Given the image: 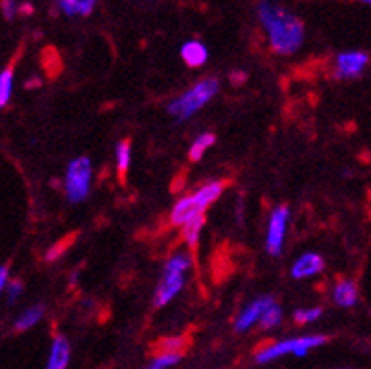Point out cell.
I'll return each mask as SVG.
<instances>
[{
    "mask_svg": "<svg viewBox=\"0 0 371 369\" xmlns=\"http://www.w3.org/2000/svg\"><path fill=\"white\" fill-rule=\"evenodd\" d=\"M257 13L265 26L271 48L277 54H294L303 43L305 28L300 19L289 10L262 0L257 6Z\"/></svg>",
    "mask_w": 371,
    "mask_h": 369,
    "instance_id": "obj_1",
    "label": "cell"
},
{
    "mask_svg": "<svg viewBox=\"0 0 371 369\" xmlns=\"http://www.w3.org/2000/svg\"><path fill=\"white\" fill-rule=\"evenodd\" d=\"M224 190V183L214 181L200 188L198 192L192 196H187L177 201L174 209H172L170 222L174 225H185L190 220H194L196 216H203V212L212 201H216L220 198V194Z\"/></svg>",
    "mask_w": 371,
    "mask_h": 369,
    "instance_id": "obj_2",
    "label": "cell"
},
{
    "mask_svg": "<svg viewBox=\"0 0 371 369\" xmlns=\"http://www.w3.org/2000/svg\"><path fill=\"white\" fill-rule=\"evenodd\" d=\"M218 93V80L216 78H205L194 85V87L181 94L168 106V113L179 120H187L194 115L198 109L205 106L207 102Z\"/></svg>",
    "mask_w": 371,
    "mask_h": 369,
    "instance_id": "obj_3",
    "label": "cell"
},
{
    "mask_svg": "<svg viewBox=\"0 0 371 369\" xmlns=\"http://www.w3.org/2000/svg\"><path fill=\"white\" fill-rule=\"evenodd\" d=\"M189 257L187 255H174V257L166 262L165 273H163V279L159 282V288L155 292V298H153V303L155 306H165L170 299H174L179 293V290L183 288V273L189 268Z\"/></svg>",
    "mask_w": 371,
    "mask_h": 369,
    "instance_id": "obj_4",
    "label": "cell"
},
{
    "mask_svg": "<svg viewBox=\"0 0 371 369\" xmlns=\"http://www.w3.org/2000/svg\"><path fill=\"white\" fill-rule=\"evenodd\" d=\"M327 336H322V334H316V336H303V338H292V340L279 342V344H273L270 347H265L257 353V362L259 364H268L270 360H276V358L283 357V355H295V357H303L311 349H316V347L324 346L327 344Z\"/></svg>",
    "mask_w": 371,
    "mask_h": 369,
    "instance_id": "obj_5",
    "label": "cell"
},
{
    "mask_svg": "<svg viewBox=\"0 0 371 369\" xmlns=\"http://www.w3.org/2000/svg\"><path fill=\"white\" fill-rule=\"evenodd\" d=\"M91 185V161L87 157H78L71 161L65 176V194L72 203L87 198Z\"/></svg>",
    "mask_w": 371,
    "mask_h": 369,
    "instance_id": "obj_6",
    "label": "cell"
},
{
    "mask_svg": "<svg viewBox=\"0 0 371 369\" xmlns=\"http://www.w3.org/2000/svg\"><path fill=\"white\" fill-rule=\"evenodd\" d=\"M289 207L279 205L273 209L268 223V236H266V249L270 255H279L283 249L284 231H286V222H289Z\"/></svg>",
    "mask_w": 371,
    "mask_h": 369,
    "instance_id": "obj_7",
    "label": "cell"
},
{
    "mask_svg": "<svg viewBox=\"0 0 371 369\" xmlns=\"http://www.w3.org/2000/svg\"><path fill=\"white\" fill-rule=\"evenodd\" d=\"M368 61H370L368 54L360 52V50L342 52L336 58L335 76L340 78V80H351V78L360 76L364 72Z\"/></svg>",
    "mask_w": 371,
    "mask_h": 369,
    "instance_id": "obj_8",
    "label": "cell"
},
{
    "mask_svg": "<svg viewBox=\"0 0 371 369\" xmlns=\"http://www.w3.org/2000/svg\"><path fill=\"white\" fill-rule=\"evenodd\" d=\"M271 305H276V301H273L270 295H262V298L255 299L254 303L247 306L246 311L242 312L240 316H238V320H236V325H235L236 331H238V333L247 331V328L251 327L255 322H259L260 316L265 314L266 309H270Z\"/></svg>",
    "mask_w": 371,
    "mask_h": 369,
    "instance_id": "obj_9",
    "label": "cell"
},
{
    "mask_svg": "<svg viewBox=\"0 0 371 369\" xmlns=\"http://www.w3.org/2000/svg\"><path fill=\"white\" fill-rule=\"evenodd\" d=\"M324 258L318 253H305L301 255L292 266V277L294 279H305V277L318 276L324 270Z\"/></svg>",
    "mask_w": 371,
    "mask_h": 369,
    "instance_id": "obj_10",
    "label": "cell"
},
{
    "mask_svg": "<svg viewBox=\"0 0 371 369\" xmlns=\"http://www.w3.org/2000/svg\"><path fill=\"white\" fill-rule=\"evenodd\" d=\"M71 360V344L65 336L58 334L50 347V357H48L47 369H65Z\"/></svg>",
    "mask_w": 371,
    "mask_h": 369,
    "instance_id": "obj_11",
    "label": "cell"
},
{
    "mask_svg": "<svg viewBox=\"0 0 371 369\" xmlns=\"http://www.w3.org/2000/svg\"><path fill=\"white\" fill-rule=\"evenodd\" d=\"M333 299L338 306H353L359 299V290L353 281L342 279L335 284L333 290Z\"/></svg>",
    "mask_w": 371,
    "mask_h": 369,
    "instance_id": "obj_12",
    "label": "cell"
},
{
    "mask_svg": "<svg viewBox=\"0 0 371 369\" xmlns=\"http://www.w3.org/2000/svg\"><path fill=\"white\" fill-rule=\"evenodd\" d=\"M181 58L189 67H201L209 58V52L200 41H189L181 48Z\"/></svg>",
    "mask_w": 371,
    "mask_h": 369,
    "instance_id": "obj_13",
    "label": "cell"
},
{
    "mask_svg": "<svg viewBox=\"0 0 371 369\" xmlns=\"http://www.w3.org/2000/svg\"><path fill=\"white\" fill-rule=\"evenodd\" d=\"M187 338L185 336H170V338H163L155 344V353L159 355H183L185 347H187Z\"/></svg>",
    "mask_w": 371,
    "mask_h": 369,
    "instance_id": "obj_14",
    "label": "cell"
},
{
    "mask_svg": "<svg viewBox=\"0 0 371 369\" xmlns=\"http://www.w3.org/2000/svg\"><path fill=\"white\" fill-rule=\"evenodd\" d=\"M130 157H131V146L130 141L118 142L117 148V163H118V179L120 183L126 181V176H128V168H130Z\"/></svg>",
    "mask_w": 371,
    "mask_h": 369,
    "instance_id": "obj_15",
    "label": "cell"
},
{
    "mask_svg": "<svg viewBox=\"0 0 371 369\" xmlns=\"http://www.w3.org/2000/svg\"><path fill=\"white\" fill-rule=\"evenodd\" d=\"M13 91V67H8L6 71L0 74V109L8 106L12 98Z\"/></svg>",
    "mask_w": 371,
    "mask_h": 369,
    "instance_id": "obj_16",
    "label": "cell"
},
{
    "mask_svg": "<svg viewBox=\"0 0 371 369\" xmlns=\"http://www.w3.org/2000/svg\"><path fill=\"white\" fill-rule=\"evenodd\" d=\"M43 314H45L43 306H32V309H28L24 314H21V317H19L17 323H15V328H17V331H26V328L34 327V325L41 320Z\"/></svg>",
    "mask_w": 371,
    "mask_h": 369,
    "instance_id": "obj_17",
    "label": "cell"
},
{
    "mask_svg": "<svg viewBox=\"0 0 371 369\" xmlns=\"http://www.w3.org/2000/svg\"><path fill=\"white\" fill-rule=\"evenodd\" d=\"M214 142H216V137L212 135V133H203V135L198 137L189 152L190 161H200L203 157V153L207 152V148H211Z\"/></svg>",
    "mask_w": 371,
    "mask_h": 369,
    "instance_id": "obj_18",
    "label": "cell"
},
{
    "mask_svg": "<svg viewBox=\"0 0 371 369\" xmlns=\"http://www.w3.org/2000/svg\"><path fill=\"white\" fill-rule=\"evenodd\" d=\"M76 241V233L69 234V236H63L61 241H58L56 244H54L50 249H48L47 253V262H54V260H58V258H61L63 255H65V251L69 249V247L72 246V242Z\"/></svg>",
    "mask_w": 371,
    "mask_h": 369,
    "instance_id": "obj_19",
    "label": "cell"
},
{
    "mask_svg": "<svg viewBox=\"0 0 371 369\" xmlns=\"http://www.w3.org/2000/svg\"><path fill=\"white\" fill-rule=\"evenodd\" d=\"M203 216H196L194 220H190L183 225V236L190 247H194L198 244V238H200V229L203 225Z\"/></svg>",
    "mask_w": 371,
    "mask_h": 369,
    "instance_id": "obj_20",
    "label": "cell"
},
{
    "mask_svg": "<svg viewBox=\"0 0 371 369\" xmlns=\"http://www.w3.org/2000/svg\"><path fill=\"white\" fill-rule=\"evenodd\" d=\"M281 316H283V314H281V309L277 305H271L270 309H266L265 314L260 316V327L265 328V331L266 328L277 327V325L281 323Z\"/></svg>",
    "mask_w": 371,
    "mask_h": 369,
    "instance_id": "obj_21",
    "label": "cell"
},
{
    "mask_svg": "<svg viewBox=\"0 0 371 369\" xmlns=\"http://www.w3.org/2000/svg\"><path fill=\"white\" fill-rule=\"evenodd\" d=\"M319 316H322V309H306V311L294 312L295 323H300V325H303V323L316 322Z\"/></svg>",
    "mask_w": 371,
    "mask_h": 369,
    "instance_id": "obj_22",
    "label": "cell"
},
{
    "mask_svg": "<svg viewBox=\"0 0 371 369\" xmlns=\"http://www.w3.org/2000/svg\"><path fill=\"white\" fill-rule=\"evenodd\" d=\"M183 355H159V357L155 358L152 364H150V368L148 369H168L170 366H174V364L181 358Z\"/></svg>",
    "mask_w": 371,
    "mask_h": 369,
    "instance_id": "obj_23",
    "label": "cell"
},
{
    "mask_svg": "<svg viewBox=\"0 0 371 369\" xmlns=\"http://www.w3.org/2000/svg\"><path fill=\"white\" fill-rule=\"evenodd\" d=\"M58 8L61 10V12L65 13L67 17H72V15L82 13L80 0H58Z\"/></svg>",
    "mask_w": 371,
    "mask_h": 369,
    "instance_id": "obj_24",
    "label": "cell"
},
{
    "mask_svg": "<svg viewBox=\"0 0 371 369\" xmlns=\"http://www.w3.org/2000/svg\"><path fill=\"white\" fill-rule=\"evenodd\" d=\"M0 6H2V13H4V17H6L8 21H12V19L15 17L17 6H15L13 0H0Z\"/></svg>",
    "mask_w": 371,
    "mask_h": 369,
    "instance_id": "obj_25",
    "label": "cell"
},
{
    "mask_svg": "<svg viewBox=\"0 0 371 369\" xmlns=\"http://www.w3.org/2000/svg\"><path fill=\"white\" fill-rule=\"evenodd\" d=\"M21 292H23V282L13 281L12 284H10V290H8V301H10V303H13V301H15V299L21 295Z\"/></svg>",
    "mask_w": 371,
    "mask_h": 369,
    "instance_id": "obj_26",
    "label": "cell"
},
{
    "mask_svg": "<svg viewBox=\"0 0 371 369\" xmlns=\"http://www.w3.org/2000/svg\"><path fill=\"white\" fill-rule=\"evenodd\" d=\"M96 0H80V6H82V15H89L95 8Z\"/></svg>",
    "mask_w": 371,
    "mask_h": 369,
    "instance_id": "obj_27",
    "label": "cell"
},
{
    "mask_svg": "<svg viewBox=\"0 0 371 369\" xmlns=\"http://www.w3.org/2000/svg\"><path fill=\"white\" fill-rule=\"evenodd\" d=\"M8 276H10V266H0V292L4 290Z\"/></svg>",
    "mask_w": 371,
    "mask_h": 369,
    "instance_id": "obj_28",
    "label": "cell"
},
{
    "mask_svg": "<svg viewBox=\"0 0 371 369\" xmlns=\"http://www.w3.org/2000/svg\"><path fill=\"white\" fill-rule=\"evenodd\" d=\"M231 80L238 85V82H242V80H246V76H244V72H235V74H231Z\"/></svg>",
    "mask_w": 371,
    "mask_h": 369,
    "instance_id": "obj_29",
    "label": "cell"
},
{
    "mask_svg": "<svg viewBox=\"0 0 371 369\" xmlns=\"http://www.w3.org/2000/svg\"><path fill=\"white\" fill-rule=\"evenodd\" d=\"M364 2H368V4H371V0H364Z\"/></svg>",
    "mask_w": 371,
    "mask_h": 369,
    "instance_id": "obj_30",
    "label": "cell"
}]
</instances>
